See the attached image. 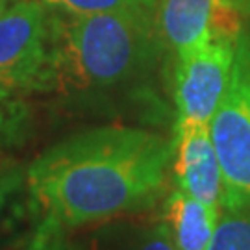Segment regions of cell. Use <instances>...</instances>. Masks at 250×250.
Returning <instances> with one entry per match:
<instances>
[{"mask_svg":"<svg viewBox=\"0 0 250 250\" xmlns=\"http://www.w3.org/2000/svg\"><path fill=\"white\" fill-rule=\"evenodd\" d=\"M170 163L176 188L223 213V172L208 123L176 117Z\"/></svg>","mask_w":250,"mask_h":250,"instance_id":"6","label":"cell"},{"mask_svg":"<svg viewBox=\"0 0 250 250\" xmlns=\"http://www.w3.org/2000/svg\"><path fill=\"white\" fill-rule=\"evenodd\" d=\"M172 141L134 126H100L50 146L26 170L32 197L65 226L150 208L165 188Z\"/></svg>","mask_w":250,"mask_h":250,"instance_id":"1","label":"cell"},{"mask_svg":"<svg viewBox=\"0 0 250 250\" xmlns=\"http://www.w3.org/2000/svg\"><path fill=\"white\" fill-rule=\"evenodd\" d=\"M11 2H13V0H0V13H2V11H4L6 8H8Z\"/></svg>","mask_w":250,"mask_h":250,"instance_id":"15","label":"cell"},{"mask_svg":"<svg viewBox=\"0 0 250 250\" xmlns=\"http://www.w3.org/2000/svg\"><path fill=\"white\" fill-rule=\"evenodd\" d=\"M48 11L69 15H97L128 9L156 11L158 0H39Z\"/></svg>","mask_w":250,"mask_h":250,"instance_id":"11","label":"cell"},{"mask_svg":"<svg viewBox=\"0 0 250 250\" xmlns=\"http://www.w3.org/2000/svg\"><path fill=\"white\" fill-rule=\"evenodd\" d=\"M156 11L128 9L97 15L48 11L50 85L60 91L109 87L156 58Z\"/></svg>","mask_w":250,"mask_h":250,"instance_id":"2","label":"cell"},{"mask_svg":"<svg viewBox=\"0 0 250 250\" xmlns=\"http://www.w3.org/2000/svg\"><path fill=\"white\" fill-rule=\"evenodd\" d=\"M156 17L160 34L176 54L239 34L233 0H158Z\"/></svg>","mask_w":250,"mask_h":250,"instance_id":"7","label":"cell"},{"mask_svg":"<svg viewBox=\"0 0 250 250\" xmlns=\"http://www.w3.org/2000/svg\"><path fill=\"white\" fill-rule=\"evenodd\" d=\"M223 172V209L250 208V41L237 39L232 78L209 121Z\"/></svg>","mask_w":250,"mask_h":250,"instance_id":"3","label":"cell"},{"mask_svg":"<svg viewBox=\"0 0 250 250\" xmlns=\"http://www.w3.org/2000/svg\"><path fill=\"white\" fill-rule=\"evenodd\" d=\"M208 250H250V208L223 209Z\"/></svg>","mask_w":250,"mask_h":250,"instance_id":"10","label":"cell"},{"mask_svg":"<svg viewBox=\"0 0 250 250\" xmlns=\"http://www.w3.org/2000/svg\"><path fill=\"white\" fill-rule=\"evenodd\" d=\"M26 180V172L19 167L15 161L0 156V209Z\"/></svg>","mask_w":250,"mask_h":250,"instance_id":"13","label":"cell"},{"mask_svg":"<svg viewBox=\"0 0 250 250\" xmlns=\"http://www.w3.org/2000/svg\"><path fill=\"white\" fill-rule=\"evenodd\" d=\"M219 217V211L176 188L165 198L161 223L176 250H208Z\"/></svg>","mask_w":250,"mask_h":250,"instance_id":"8","label":"cell"},{"mask_svg":"<svg viewBox=\"0 0 250 250\" xmlns=\"http://www.w3.org/2000/svg\"><path fill=\"white\" fill-rule=\"evenodd\" d=\"M0 85L11 93L50 91L48 9L13 0L0 13Z\"/></svg>","mask_w":250,"mask_h":250,"instance_id":"4","label":"cell"},{"mask_svg":"<svg viewBox=\"0 0 250 250\" xmlns=\"http://www.w3.org/2000/svg\"><path fill=\"white\" fill-rule=\"evenodd\" d=\"M26 250H83L67 235V226L52 215H45L34 235L30 237Z\"/></svg>","mask_w":250,"mask_h":250,"instance_id":"12","label":"cell"},{"mask_svg":"<svg viewBox=\"0 0 250 250\" xmlns=\"http://www.w3.org/2000/svg\"><path fill=\"white\" fill-rule=\"evenodd\" d=\"M237 39L219 37L206 45L176 54L174 100L178 117L211 121L232 78Z\"/></svg>","mask_w":250,"mask_h":250,"instance_id":"5","label":"cell"},{"mask_svg":"<svg viewBox=\"0 0 250 250\" xmlns=\"http://www.w3.org/2000/svg\"><path fill=\"white\" fill-rule=\"evenodd\" d=\"M87 250H176L161 221L109 219L91 233Z\"/></svg>","mask_w":250,"mask_h":250,"instance_id":"9","label":"cell"},{"mask_svg":"<svg viewBox=\"0 0 250 250\" xmlns=\"http://www.w3.org/2000/svg\"><path fill=\"white\" fill-rule=\"evenodd\" d=\"M11 95H13L11 91H8L4 85H0V123H2V119H4V107L8 106Z\"/></svg>","mask_w":250,"mask_h":250,"instance_id":"14","label":"cell"}]
</instances>
